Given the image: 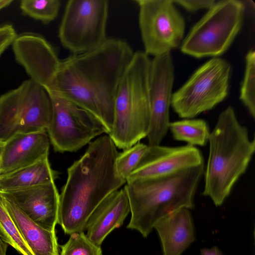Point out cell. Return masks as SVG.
Wrapping results in <instances>:
<instances>
[{
	"label": "cell",
	"instance_id": "obj_1",
	"mask_svg": "<svg viewBox=\"0 0 255 255\" xmlns=\"http://www.w3.org/2000/svg\"><path fill=\"white\" fill-rule=\"evenodd\" d=\"M134 52L125 40L109 38L87 52L60 60L47 93H55L88 111L112 130L119 86Z\"/></svg>",
	"mask_w": 255,
	"mask_h": 255
},
{
	"label": "cell",
	"instance_id": "obj_2",
	"mask_svg": "<svg viewBox=\"0 0 255 255\" xmlns=\"http://www.w3.org/2000/svg\"><path fill=\"white\" fill-rule=\"evenodd\" d=\"M117 148L108 134L100 136L67 169L59 194L57 222L65 234L84 232L98 206L126 184L116 169Z\"/></svg>",
	"mask_w": 255,
	"mask_h": 255
},
{
	"label": "cell",
	"instance_id": "obj_3",
	"mask_svg": "<svg viewBox=\"0 0 255 255\" xmlns=\"http://www.w3.org/2000/svg\"><path fill=\"white\" fill-rule=\"evenodd\" d=\"M204 170V163L164 176L127 181L124 188L131 213L127 228L146 238L164 217L181 208L193 209Z\"/></svg>",
	"mask_w": 255,
	"mask_h": 255
},
{
	"label": "cell",
	"instance_id": "obj_4",
	"mask_svg": "<svg viewBox=\"0 0 255 255\" xmlns=\"http://www.w3.org/2000/svg\"><path fill=\"white\" fill-rule=\"evenodd\" d=\"M209 152L202 194L216 206L223 204L239 178L246 171L255 151V139L229 106L219 115L210 132Z\"/></svg>",
	"mask_w": 255,
	"mask_h": 255
},
{
	"label": "cell",
	"instance_id": "obj_5",
	"mask_svg": "<svg viewBox=\"0 0 255 255\" xmlns=\"http://www.w3.org/2000/svg\"><path fill=\"white\" fill-rule=\"evenodd\" d=\"M150 62L143 51L134 52L120 82L113 127L108 134L120 149L128 148L147 135L150 120Z\"/></svg>",
	"mask_w": 255,
	"mask_h": 255
},
{
	"label": "cell",
	"instance_id": "obj_6",
	"mask_svg": "<svg viewBox=\"0 0 255 255\" xmlns=\"http://www.w3.org/2000/svg\"><path fill=\"white\" fill-rule=\"evenodd\" d=\"M245 9L241 0L216 1L184 38L181 52L197 58L223 54L241 29Z\"/></svg>",
	"mask_w": 255,
	"mask_h": 255
},
{
	"label": "cell",
	"instance_id": "obj_7",
	"mask_svg": "<svg viewBox=\"0 0 255 255\" xmlns=\"http://www.w3.org/2000/svg\"><path fill=\"white\" fill-rule=\"evenodd\" d=\"M52 115L50 98L31 79L0 96V140L20 133L46 131Z\"/></svg>",
	"mask_w": 255,
	"mask_h": 255
},
{
	"label": "cell",
	"instance_id": "obj_8",
	"mask_svg": "<svg viewBox=\"0 0 255 255\" xmlns=\"http://www.w3.org/2000/svg\"><path fill=\"white\" fill-rule=\"evenodd\" d=\"M231 66L213 57L199 67L172 94L171 107L183 119H193L223 101L229 92Z\"/></svg>",
	"mask_w": 255,
	"mask_h": 255
},
{
	"label": "cell",
	"instance_id": "obj_9",
	"mask_svg": "<svg viewBox=\"0 0 255 255\" xmlns=\"http://www.w3.org/2000/svg\"><path fill=\"white\" fill-rule=\"evenodd\" d=\"M107 0H70L66 4L58 37L61 45L72 54L91 51L108 38Z\"/></svg>",
	"mask_w": 255,
	"mask_h": 255
},
{
	"label": "cell",
	"instance_id": "obj_10",
	"mask_svg": "<svg viewBox=\"0 0 255 255\" xmlns=\"http://www.w3.org/2000/svg\"><path fill=\"white\" fill-rule=\"evenodd\" d=\"M48 94L52 115L47 133L56 152H75L95 137L108 134L104 125L92 114L55 93Z\"/></svg>",
	"mask_w": 255,
	"mask_h": 255
},
{
	"label": "cell",
	"instance_id": "obj_11",
	"mask_svg": "<svg viewBox=\"0 0 255 255\" xmlns=\"http://www.w3.org/2000/svg\"><path fill=\"white\" fill-rule=\"evenodd\" d=\"M144 52L153 57L171 53L181 45L185 19L173 0H136Z\"/></svg>",
	"mask_w": 255,
	"mask_h": 255
},
{
	"label": "cell",
	"instance_id": "obj_12",
	"mask_svg": "<svg viewBox=\"0 0 255 255\" xmlns=\"http://www.w3.org/2000/svg\"><path fill=\"white\" fill-rule=\"evenodd\" d=\"M174 81V67L171 53L150 59L148 75L150 120L146 136L149 146L160 145L169 129Z\"/></svg>",
	"mask_w": 255,
	"mask_h": 255
},
{
	"label": "cell",
	"instance_id": "obj_13",
	"mask_svg": "<svg viewBox=\"0 0 255 255\" xmlns=\"http://www.w3.org/2000/svg\"><path fill=\"white\" fill-rule=\"evenodd\" d=\"M11 45L16 61L30 79L48 90L60 62L54 47L43 36L30 32L17 35Z\"/></svg>",
	"mask_w": 255,
	"mask_h": 255
},
{
	"label": "cell",
	"instance_id": "obj_14",
	"mask_svg": "<svg viewBox=\"0 0 255 255\" xmlns=\"http://www.w3.org/2000/svg\"><path fill=\"white\" fill-rule=\"evenodd\" d=\"M204 163L201 151L194 146L148 145L127 181L164 176Z\"/></svg>",
	"mask_w": 255,
	"mask_h": 255
},
{
	"label": "cell",
	"instance_id": "obj_15",
	"mask_svg": "<svg viewBox=\"0 0 255 255\" xmlns=\"http://www.w3.org/2000/svg\"><path fill=\"white\" fill-rule=\"evenodd\" d=\"M3 193L34 222L48 231H55L59 205L55 182Z\"/></svg>",
	"mask_w": 255,
	"mask_h": 255
},
{
	"label": "cell",
	"instance_id": "obj_16",
	"mask_svg": "<svg viewBox=\"0 0 255 255\" xmlns=\"http://www.w3.org/2000/svg\"><path fill=\"white\" fill-rule=\"evenodd\" d=\"M50 141L46 131L16 134L4 142L0 175L48 157Z\"/></svg>",
	"mask_w": 255,
	"mask_h": 255
},
{
	"label": "cell",
	"instance_id": "obj_17",
	"mask_svg": "<svg viewBox=\"0 0 255 255\" xmlns=\"http://www.w3.org/2000/svg\"><path fill=\"white\" fill-rule=\"evenodd\" d=\"M130 212L129 203L125 189L113 192L103 200L89 217L86 227L87 236L101 247L114 229L123 225Z\"/></svg>",
	"mask_w": 255,
	"mask_h": 255
},
{
	"label": "cell",
	"instance_id": "obj_18",
	"mask_svg": "<svg viewBox=\"0 0 255 255\" xmlns=\"http://www.w3.org/2000/svg\"><path fill=\"white\" fill-rule=\"evenodd\" d=\"M160 240L163 255H181L195 240L193 219L187 208L175 211L154 226Z\"/></svg>",
	"mask_w": 255,
	"mask_h": 255
},
{
	"label": "cell",
	"instance_id": "obj_19",
	"mask_svg": "<svg viewBox=\"0 0 255 255\" xmlns=\"http://www.w3.org/2000/svg\"><path fill=\"white\" fill-rule=\"evenodd\" d=\"M4 205L33 255H60L55 231H48L28 218L3 193Z\"/></svg>",
	"mask_w": 255,
	"mask_h": 255
},
{
	"label": "cell",
	"instance_id": "obj_20",
	"mask_svg": "<svg viewBox=\"0 0 255 255\" xmlns=\"http://www.w3.org/2000/svg\"><path fill=\"white\" fill-rule=\"evenodd\" d=\"M58 174L51 168L46 157L31 165L0 175V193L55 182Z\"/></svg>",
	"mask_w": 255,
	"mask_h": 255
},
{
	"label": "cell",
	"instance_id": "obj_21",
	"mask_svg": "<svg viewBox=\"0 0 255 255\" xmlns=\"http://www.w3.org/2000/svg\"><path fill=\"white\" fill-rule=\"evenodd\" d=\"M173 138L192 146H204L209 140L210 131L203 119H188L170 122L169 127Z\"/></svg>",
	"mask_w": 255,
	"mask_h": 255
},
{
	"label": "cell",
	"instance_id": "obj_22",
	"mask_svg": "<svg viewBox=\"0 0 255 255\" xmlns=\"http://www.w3.org/2000/svg\"><path fill=\"white\" fill-rule=\"evenodd\" d=\"M0 238L22 255H33L6 209L0 193Z\"/></svg>",
	"mask_w": 255,
	"mask_h": 255
},
{
	"label": "cell",
	"instance_id": "obj_23",
	"mask_svg": "<svg viewBox=\"0 0 255 255\" xmlns=\"http://www.w3.org/2000/svg\"><path fill=\"white\" fill-rule=\"evenodd\" d=\"M60 5L59 0H22L20 2V9L24 15L44 24L56 18Z\"/></svg>",
	"mask_w": 255,
	"mask_h": 255
},
{
	"label": "cell",
	"instance_id": "obj_24",
	"mask_svg": "<svg viewBox=\"0 0 255 255\" xmlns=\"http://www.w3.org/2000/svg\"><path fill=\"white\" fill-rule=\"evenodd\" d=\"M245 70L240 99L253 118L255 117V51L251 49L246 58Z\"/></svg>",
	"mask_w": 255,
	"mask_h": 255
},
{
	"label": "cell",
	"instance_id": "obj_25",
	"mask_svg": "<svg viewBox=\"0 0 255 255\" xmlns=\"http://www.w3.org/2000/svg\"><path fill=\"white\" fill-rule=\"evenodd\" d=\"M148 145L138 142L133 146L119 153L116 160V167L119 175L125 180H128L136 168Z\"/></svg>",
	"mask_w": 255,
	"mask_h": 255
},
{
	"label": "cell",
	"instance_id": "obj_26",
	"mask_svg": "<svg viewBox=\"0 0 255 255\" xmlns=\"http://www.w3.org/2000/svg\"><path fill=\"white\" fill-rule=\"evenodd\" d=\"M70 235L68 241L60 247V255H103L101 247L92 242L84 232Z\"/></svg>",
	"mask_w": 255,
	"mask_h": 255
},
{
	"label": "cell",
	"instance_id": "obj_27",
	"mask_svg": "<svg viewBox=\"0 0 255 255\" xmlns=\"http://www.w3.org/2000/svg\"><path fill=\"white\" fill-rule=\"evenodd\" d=\"M17 36L12 25L6 24L0 26V58L5 50L12 45Z\"/></svg>",
	"mask_w": 255,
	"mask_h": 255
},
{
	"label": "cell",
	"instance_id": "obj_28",
	"mask_svg": "<svg viewBox=\"0 0 255 255\" xmlns=\"http://www.w3.org/2000/svg\"><path fill=\"white\" fill-rule=\"evenodd\" d=\"M175 4L180 5L186 10L195 12L199 10L210 8L216 2L215 0H173Z\"/></svg>",
	"mask_w": 255,
	"mask_h": 255
},
{
	"label": "cell",
	"instance_id": "obj_29",
	"mask_svg": "<svg viewBox=\"0 0 255 255\" xmlns=\"http://www.w3.org/2000/svg\"><path fill=\"white\" fill-rule=\"evenodd\" d=\"M200 253L201 255H223L222 252L217 247H214L211 249H201Z\"/></svg>",
	"mask_w": 255,
	"mask_h": 255
},
{
	"label": "cell",
	"instance_id": "obj_30",
	"mask_svg": "<svg viewBox=\"0 0 255 255\" xmlns=\"http://www.w3.org/2000/svg\"><path fill=\"white\" fill-rule=\"evenodd\" d=\"M7 245L0 238V255H6Z\"/></svg>",
	"mask_w": 255,
	"mask_h": 255
},
{
	"label": "cell",
	"instance_id": "obj_31",
	"mask_svg": "<svg viewBox=\"0 0 255 255\" xmlns=\"http://www.w3.org/2000/svg\"><path fill=\"white\" fill-rule=\"evenodd\" d=\"M12 2V0H0V10L8 6Z\"/></svg>",
	"mask_w": 255,
	"mask_h": 255
},
{
	"label": "cell",
	"instance_id": "obj_32",
	"mask_svg": "<svg viewBox=\"0 0 255 255\" xmlns=\"http://www.w3.org/2000/svg\"><path fill=\"white\" fill-rule=\"evenodd\" d=\"M4 142L0 140V170L2 163V153Z\"/></svg>",
	"mask_w": 255,
	"mask_h": 255
}]
</instances>
